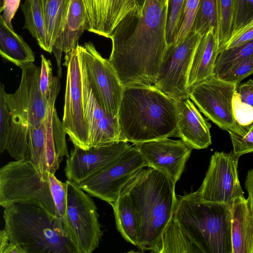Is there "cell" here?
I'll list each match as a JSON object with an SVG mask.
<instances>
[{
  "instance_id": "obj_45",
  "label": "cell",
  "mask_w": 253,
  "mask_h": 253,
  "mask_svg": "<svg viewBox=\"0 0 253 253\" xmlns=\"http://www.w3.org/2000/svg\"><path fill=\"white\" fill-rule=\"evenodd\" d=\"M245 186L248 194L247 199L253 210V169L248 171Z\"/></svg>"
},
{
  "instance_id": "obj_40",
  "label": "cell",
  "mask_w": 253,
  "mask_h": 253,
  "mask_svg": "<svg viewBox=\"0 0 253 253\" xmlns=\"http://www.w3.org/2000/svg\"><path fill=\"white\" fill-rule=\"evenodd\" d=\"M233 145V152L241 156L253 152V125L244 135H240L232 131L228 132Z\"/></svg>"
},
{
  "instance_id": "obj_46",
  "label": "cell",
  "mask_w": 253,
  "mask_h": 253,
  "mask_svg": "<svg viewBox=\"0 0 253 253\" xmlns=\"http://www.w3.org/2000/svg\"><path fill=\"white\" fill-rule=\"evenodd\" d=\"M140 5L142 6L145 0H137Z\"/></svg>"
},
{
  "instance_id": "obj_36",
  "label": "cell",
  "mask_w": 253,
  "mask_h": 253,
  "mask_svg": "<svg viewBox=\"0 0 253 253\" xmlns=\"http://www.w3.org/2000/svg\"><path fill=\"white\" fill-rule=\"evenodd\" d=\"M185 0H169L166 39L168 45L173 43L177 32Z\"/></svg>"
},
{
  "instance_id": "obj_39",
  "label": "cell",
  "mask_w": 253,
  "mask_h": 253,
  "mask_svg": "<svg viewBox=\"0 0 253 253\" xmlns=\"http://www.w3.org/2000/svg\"><path fill=\"white\" fill-rule=\"evenodd\" d=\"M253 18V0H235V16L232 34Z\"/></svg>"
},
{
  "instance_id": "obj_10",
  "label": "cell",
  "mask_w": 253,
  "mask_h": 253,
  "mask_svg": "<svg viewBox=\"0 0 253 253\" xmlns=\"http://www.w3.org/2000/svg\"><path fill=\"white\" fill-rule=\"evenodd\" d=\"M147 167L143 157L133 144L117 159L90 176L79 186L93 197L113 205L127 182L140 169Z\"/></svg>"
},
{
  "instance_id": "obj_44",
  "label": "cell",
  "mask_w": 253,
  "mask_h": 253,
  "mask_svg": "<svg viewBox=\"0 0 253 253\" xmlns=\"http://www.w3.org/2000/svg\"><path fill=\"white\" fill-rule=\"evenodd\" d=\"M0 253H23L22 250L8 238L3 229L0 232Z\"/></svg>"
},
{
  "instance_id": "obj_37",
  "label": "cell",
  "mask_w": 253,
  "mask_h": 253,
  "mask_svg": "<svg viewBox=\"0 0 253 253\" xmlns=\"http://www.w3.org/2000/svg\"><path fill=\"white\" fill-rule=\"evenodd\" d=\"M253 74V54L235 64L220 78L235 84Z\"/></svg>"
},
{
  "instance_id": "obj_19",
  "label": "cell",
  "mask_w": 253,
  "mask_h": 253,
  "mask_svg": "<svg viewBox=\"0 0 253 253\" xmlns=\"http://www.w3.org/2000/svg\"><path fill=\"white\" fill-rule=\"evenodd\" d=\"M175 101L178 110L175 136L193 149L208 147L211 144V124L202 116L189 97Z\"/></svg>"
},
{
  "instance_id": "obj_17",
  "label": "cell",
  "mask_w": 253,
  "mask_h": 253,
  "mask_svg": "<svg viewBox=\"0 0 253 253\" xmlns=\"http://www.w3.org/2000/svg\"><path fill=\"white\" fill-rule=\"evenodd\" d=\"M130 146L127 141H120L87 150L74 146L67 157L64 169L67 179L79 184L107 167Z\"/></svg>"
},
{
  "instance_id": "obj_22",
  "label": "cell",
  "mask_w": 253,
  "mask_h": 253,
  "mask_svg": "<svg viewBox=\"0 0 253 253\" xmlns=\"http://www.w3.org/2000/svg\"><path fill=\"white\" fill-rule=\"evenodd\" d=\"M232 253H253V210L244 195L229 205Z\"/></svg>"
},
{
  "instance_id": "obj_13",
  "label": "cell",
  "mask_w": 253,
  "mask_h": 253,
  "mask_svg": "<svg viewBox=\"0 0 253 253\" xmlns=\"http://www.w3.org/2000/svg\"><path fill=\"white\" fill-rule=\"evenodd\" d=\"M20 68V84L14 93H6V101L13 121L26 126H36L45 119L49 108L40 90L41 68L30 63Z\"/></svg>"
},
{
  "instance_id": "obj_6",
  "label": "cell",
  "mask_w": 253,
  "mask_h": 253,
  "mask_svg": "<svg viewBox=\"0 0 253 253\" xmlns=\"http://www.w3.org/2000/svg\"><path fill=\"white\" fill-rule=\"evenodd\" d=\"M17 203L37 205L58 216L48 176L29 158L10 162L0 169V205L5 208Z\"/></svg>"
},
{
  "instance_id": "obj_33",
  "label": "cell",
  "mask_w": 253,
  "mask_h": 253,
  "mask_svg": "<svg viewBox=\"0 0 253 253\" xmlns=\"http://www.w3.org/2000/svg\"><path fill=\"white\" fill-rule=\"evenodd\" d=\"M200 0H185L182 10L177 32L172 44L184 41L190 34L199 6Z\"/></svg>"
},
{
  "instance_id": "obj_18",
  "label": "cell",
  "mask_w": 253,
  "mask_h": 253,
  "mask_svg": "<svg viewBox=\"0 0 253 253\" xmlns=\"http://www.w3.org/2000/svg\"><path fill=\"white\" fill-rule=\"evenodd\" d=\"M88 21V31L107 38L128 16L140 12L137 0H82Z\"/></svg>"
},
{
  "instance_id": "obj_20",
  "label": "cell",
  "mask_w": 253,
  "mask_h": 253,
  "mask_svg": "<svg viewBox=\"0 0 253 253\" xmlns=\"http://www.w3.org/2000/svg\"><path fill=\"white\" fill-rule=\"evenodd\" d=\"M88 21L85 8L82 0H71L69 9L64 29L56 39L52 48L58 67V75L61 76V59L65 53L67 65L72 52L79 44V40L85 30H88Z\"/></svg>"
},
{
  "instance_id": "obj_43",
  "label": "cell",
  "mask_w": 253,
  "mask_h": 253,
  "mask_svg": "<svg viewBox=\"0 0 253 253\" xmlns=\"http://www.w3.org/2000/svg\"><path fill=\"white\" fill-rule=\"evenodd\" d=\"M235 91L238 94L242 101L253 107V80L250 79L246 82L237 85Z\"/></svg>"
},
{
  "instance_id": "obj_23",
  "label": "cell",
  "mask_w": 253,
  "mask_h": 253,
  "mask_svg": "<svg viewBox=\"0 0 253 253\" xmlns=\"http://www.w3.org/2000/svg\"><path fill=\"white\" fill-rule=\"evenodd\" d=\"M219 53L215 33L211 30L202 37L195 51L188 76V90L214 76L215 64Z\"/></svg>"
},
{
  "instance_id": "obj_2",
  "label": "cell",
  "mask_w": 253,
  "mask_h": 253,
  "mask_svg": "<svg viewBox=\"0 0 253 253\" xmlns=\"http://www.w3.org/2000/svg\"><path fill=\"white\" fill-rule=\"evenodd\" d=\"M124 140L133 144L175 136V100L154 85L124 87L118 113Z\"/></svg>"
},
{
  "instance_id": "obj_9",
  "label": "cell",
  "mask_w": 253,
  "mask_h": 253,
  "mask_svg": "<svg viewBox=\"0 0 253 253\" xmlns=\"http://www.w3.org/2000/svg\"><path fill=\"white\" fill-rule=\"evenodd\" d=\"M202 37L192 31L181 43L169 45L163 56L154 86L174 100L189 97V71Z\"/></svg>"
},
{
  "instance_id": "obj_28",
  "label": "cell",
  "mask_w": 253,
  "mask_h": 253,
  "mask_svg": "<svg viewBox=\"0 0 253 253\" xmlns=\"http://www.w3.org/2000/svg\"><path fill=\"white\" fill-rule=\"evenodd\" d=\"M51 46L62 32L71 0H40Z\"/></svg>"
},
{
  "instance_id": "obj_1",
  "label": "cell",
  "mask_w": 253,
  "mask_h": 253,
  "mask_svg": "<svg viewBox=\"0 0 253 253\" xmlns=\"http://www.w3.org/2000/svg\"><path fill=\"white\" fill-rule=\"evenodd\" d=\"M168 7L159 0H145L141 11L128 16L112 34L108 60L124 87L154 85L169 45Z\"/></svg>"
},
{
  "instance_id": "obj_38",
  "label": "cell",
  "mask_w": 253,
  "mask_h": 253,
  "mask_svg": "<svg viewBox=\"0 0 253 253\" xmlns=\"http://www.w3.org/2000/svg\"><path fill=\"white\" fill-rule=\"evenodd\" d=\"M6 94L4 84L0 85V151H4V146L8 135L11 114L6 101Z\"/></svg>"
},
{
  "instance_id": "obj_41",
  "label": "cell",
  "mask_w": 253,
  "mask_h": 253,
  "mask_svg": "<svg viewBox=\"0 0 253 253\" xmlns=\"http://www.w3.org/2000/svg\"><path fill=\"white\" fill-rule=\"evenodd\" d=\"M253 40V18L247 24L232 34L223 49L234 48Z\"/></svg>"
},
{
  "instance_id": "obj_11",
  "label": "cell",
  "mask_w": 253,
  "mask_h": 253,
  "mask_svg": "<svg viewBox=\"0 0 253 253\" xmlns=\"http://www.w3.org/2000/svg\"><path fill=\"white\" fill-rule=\"evenodd\" d=\"M237 85L213 76L189 89V97L199 110L219 128L239 135L232 108Z\"/></svg>"
},
{
  "instance_id": "obj_32",
  "label": "cell",
  "mask_w": 253,
  "mask_h": 253,
  "mask_svg": "<svg viewBox=\"0 0 253 253\" xmlns=\"http://www.w3.org/2000/svg\"><path fill=\"white\" fill-rule=\"evenodd\" d=\"M40 87L43 99L47 106L55 104L60 90L59 78L54 77L50 61L42 54Z\"/></svg>"
},
{
  "instance_id": "obj_3",
  "label": "cell",
  "mask_w": 253,
  "mask_h": 253,
  "mask_svg": "<svg viewBox=\"0 0 253 253\" xmlns=\"http://www.w3.org/2000/svg\"><path fill=\"white\" fill-rule=\"evenodd\" d=\"M175 184L161 172L145 167L123 188L136 213L140 250L151 251L172 219L177 202Z\"/></svg>"
},
{
  "instance_id": "obj_7",
  "label": "cell",
  "mask_w": 253,
  "mask_h": 253,
  "mask_svg": "<svg viewBox=\"0 0 253 253\" xmlns=\"http://www.w3.org/2000/svg\"><path fill=\"white\" fill-rule=\"evenodd\" d=\"M65 227L77 253H91L102 235L97 207L92 199L77 183L67 180Z\"/></svg>"
},
{
  "instance_id": "obj_12",
  "label": "cell",
  "mask_w": 253,
  "mask_h": 253,
  "mask_svg": "<svg viewBox=\"0 0 253 253\" xmlns=\"http://www.w3.org/2000/svg\"><path fill=\"white\" fill-rule=\"evenodd\" d=\"M239 157L233 151L214 152L196 194L204 200L229 206L236 198L243 196L237 169Z\"/></svg>"
},
{
  "instance_id": "obj_34",
  "label": "cell",
  "mask_w": 253,
  "mask_h": 253,
  "mask_svg": "<svg viewBox=\"0 0 253 253\" xmlns=\"http://www.w3.org/2000/svg\"><path fill=\"white\" fill-rule=\"evenodd\" d=\"M233 113L240 135H244L253 125V107L241 101L235 91L232 101Z\"/></svg>"
},
{
  "instance_id": "obj_47",
  "label": "cell",
  "mask_w": 253,
  "mask_h": 253,
  "mask_svg": "<svg viewBox=\"0 0 253 253\" xmlns=\"http://www.w3.org/2000/svg\"><path fill=\"white\" fill-rule=\"evenodd\" d=\"M160 1L163 4H167L169 2V0H160Z\"/></svg>"
},
{
  "instance_id": "obj_25",
  "label": "cell",
  "mask_w": 253,
  "mask_h": 253,
  "mask_svg": "<svg viewBox=\"0 0 253 253\" xmlns=\"http://www.w3.org/2000/svg\"><path fill=\"white\" fill-rule=\"evenodd\" d=\"M113 208L117 230L128 242L137 246L138 223L129 196L122 192Z\"/></svg>"
},
{
  "instance_id": "obj_31",
  "label": "cell",
  "mask_w": 253,
  "mask_h": 253,
  "mask_svg": "<svg viewBox=\"0 0 253 253\" xmlns=\"http://www.w3.org/2000/svg\"><path fill=\"white\" fill-rule=\"evenodd\" d=\"M218 0H200L193 30L203 36L213 30L216 34Z\"/></svg>"
},
{
  "instance_id": "obj_30",
  "label": "cell",
  "mask_w": 253,
  "mask_h": 253,
  "mask_svg": "<svg viewBox=\"0 0 253 253\" xmlns=\"http://www.w3.org/2000/svg\"><path fill=\"white\" fill-rule=\"evenodd\" d=\"M235 0H218V22L216 38L219 52L229 40L233 28Z\"/></svg>"
},
{
  "instance_id": "obj_14",
  "label": "cell",
  "mask_w": 253,
  "mask_h": 253,
  "mask_svg": "<svg viewBox=\"0 0 253 253\" xmlns=\"http://www.w3.org/2000/svg\"><path fill=\"white\" fill-rule=\"evenodd\" d=\"M67 67L62 123L74 146L90 148L82 97L81 66L77 47L72 52Z\"/></svg>"
},
{
  "instance_id": "obj_42",
  "label": "cell",
  "mask_w": 253,
  "mask_h": 253,
  "mask_svg": "<svg viewBox=\"0 0 253 253\" xmlns=\"http://www.w3.org/2000/svg\"><path fill=\"white\" fill-rule=\"evenodd\" d=\"M21 0H2L0 7V18H1L7 25L13 29L12 20L20 5Z\"/></svg>"
},
{
  "instance_id": "obj_15",
  "label": "cell",
  "mask_w": 253,
  "mask_h": 253,
  "mask_svg": "<svg viewBox=\"0 0 253 253\" xmlns=\"http://www.w3.org/2000/svg\"><path fill=\"white\" fill-rule=\"evenodd\" d=\"M147 165L164 173L176 184L184 170L192 148L180 140L165 138L134 144Z\"/></svg>"
},
{
  "instance_id": "obj_8",
  "label": "cell",
  "mask_w": 253,
  "mask_h": 253,
  "mask_svg": "<svg viewBox=\"0 0 253 253\" xmlns=\"http://www.w3.org/2000/svg\"><path fill=\"white\" fill-rule=\"evenodd\" d=\"M81 69L85 73L103 109L118 118L124 86L108 59L104 58L94 44L85 42L77 46Z\"/></svg>"
},
{
  "instance_id": "obj_27",
  "label": "cell",
  "mask_w": 253,
  "mask_h": 253,
  "mask_svg": "<svg viewBox=\"0 0 253 253\" xmlns=\"http://www.w3.org/2000/svg\"><path fill=\"white\" fill-rule=\"evenodd\" d=\"M151 252L157 253H201L198 248L173 219Z\"/></svg>"
},
{
  "instance_id": "obj_21",
  "label": "cell",
  "mask_w": 253,
  "mask_h": 253,
  "mask_svg": "<svg viewBox=\"0 0 253 253\" xmlns=\"http://www.w3.org/2000/svg\"><path fill=\"white\" fill-rule=\"evenodd\" d=\"M63 127L62 121L58 117L55 104L49 107L46 117L41 123L27 127L28 158L44 176H48L46 161L48 144Z\"/></svg>"
},
{
  "instance_id": "obj_24",
  "label": "cell",
  "mask_w": 253,
  "mask_h": 253,
  "mask_svg": "<svg viewBox=\"0 0 253 253\" xmlns=\"http://www.w3.org/2000/svg\"><path fill=\"white\" fill-rule=\"evenodd\" d=\"M0 54L4 59L20 68L33 63L35 55L23 37L0 18Z\"/></svg>"
},
{
  "instance_id": "obj_26",
  "label": "cell",
  "mask_w": 253,
  "mask_h": 253,
  "mask_svg": "<svg viewBox=\"0 0 253 253\" xmlns=\"http://www.w3.org/2000/svg\"><path fill=\"white\" fill-rule=\"evenodd\" d=\"M21 8L25 17L23 28L29 31L41 48L52 52L40 0H25Z\"/></svg>"
},
{
  "instance_id": "obj_16",
  "label": "cell",
  "mask_w": 253,
  "mask_h": 253,
  "mask_svg": "<svg viewBox=\"0 0 253 253\" xmlns=\"http://www.w3.org/2000/svg\"><path fill=\"white\" fill-rule=\"evenodd\" d=\"M81 74L84 118L90 147H99L125 141L122 136L118 118L111 116L103 109L82 70Z\"/></svg>"
},
{
  "instance_id": "obj_29",
  "label": "cell",
  "mask_w": 253,
  "mask_h": 253,
  "mask_svg": "<svg viewBox=\"0 0 253 253\" xmlns=\"http://www.w3.org/2000/svg\"><path fill=\"white\" fill-rule=\"evenodd\" d=\"M253 54V40L234 48L219 52L214 69V75L220 78L231 67Z\"/></svg>"
},
{
  "instance_id": "obj_5",
  "label": "cell",
  "mask_w": 253,
  "mask_h": 253,
  "mask_svg": "<svg viewBox=\"0 0 253 253\" xmlns=\"http://www.w3.org/2000/svg\"><path fill=\"white\" fill-rule=\"evenodd\" d=\"M201 253H232L229 205L193 192L177 198L172 217Z\"/></svg>"
},
{
  "instance_id": "obj_4",
  "label": "cell",
  "mask_w": 253,
  "mask_h": 253,
  "mask_svg": "<svg viewBox=\"0 0 253 253\" xmlns=\"http://www.w3.org/2000/svg\"><path fill=\"white\" fill-rule=\"evenodd\" d=\"M3 218L9 239L23 253H77L61 218L41 206L12 204Z\"/></svg>"
},
{
  "instance_id": "obj_35",
  "label": "cell",
  "mask_w": 253,
  "mask_h": 253,
  "mask_svg": "<svg viewBox=\"0 0 253 253\" xmlns=\"http://www.w3.org/2000/svg\"><path fill=\"white\" fill-rule=\"evenodd\" d=\"M48 177L51 193L58 216L61 218L65 226L66 222L67 205L66 183L59 180L54 173L48 171Z\"/></svg>"
}]
</instances>
